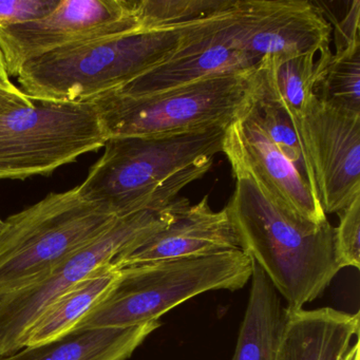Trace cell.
<instances>
[{
	"mask_svg": "<svg viewBox=\"0 0 360 360\" xmlns=\"http://www.w3.org/2000/svg\"><path fill=\"white\" fill-rule=\"evenodd\" d=\"M332 56L330 48L301 54H271L256 66V91L281 107L294 125L313 101L322 64Z\"/></svg>",
	"mask_w": 360,
	"mask_h": 360,
	"instance_id": "2e32d148",
	"label": "cell"
},
{
	"mask_svg": "<svg viewBox=\"0 0 360 360\" xmlns=\"http://www.w3.org/2000/svg\"><path fill=\"white\" fill-rule=\"evenodd\" d=\"M225 131L108 139L77 193L117 218L167 207L187 185L210 172L222 153Z\"/></svg>",
	"mask_w": 360,
	"mask_h": 360,
	"instance_id": "6da1fadb",
	"label": "cell"
},
{
	"mask_svg": "<svg viewBox=\"0 0 360 360\" xmlns=\"http://www.w3.org/2000/svg\"><path fill=\"white\" fill-rule=\"evenodd\" d=\"M295 128L324 212L339 214L360 197V115L315 98Z\"/></svg>",
	"mask_w": 360,
	"mask_h": 360,
	"instance_id": "8fae6325",
	"label": "cell"
},
{
	"mask_svg": "<svg viewBox=\"0 0 360 360\" xmlns=\"http://www.w3.org/2000/svg\"><path fill=\"white\" fill-rule=\"evenodd\" d=\"M141 32L134 0H62L37 22L0 29V52L10 79L44 54L98 39Z\"/></svg>",
	"mask_w": 360,
	"mask_h": 360,
	"instance_id": "9c48e42d",
	"label": "cell"
},
{
	"mask_svg": "<svg viewBox=\"0 0 360 360\" xmlns=\"http://www.w3.org/2000/svg\"><path fill=\"white\" fill-rule=\"evenodd\" d=\"M248 113L276 148L296 166L318 197L313 172L307 163L296 128L288 113L275 103L260 96L256 91V86Z\"/></svg>",
	"mask_w": 360,
	"mask_h": 360,
	"instance_id": "7402d4cb",
	"label": "cell"
},
{
	"mask_svg": "<svg viewBox=\"0 0 360 360\" xmlns=\"http://www.w3.org/2000/svg\"><path fill=\"white\" fill-rule=\"evenodd\" d=\"M347 4H349V8L343 15L342 20H330L335 27L336 52L342 51L347 48L360 46V1L354 0Z\"/></svg>",
	"mask_w": 360,
	"mask_h": 360,
	"instance_id": "d4e9b609",
	"label": "cell"
},
{
	"mask_svg": "<svg viewBox=\"0 0 360 360\" xmlns=\"http://www.w3.org/2000/svg\"><path fill=\"white\" fill-rule=\"evenodd\" d=\"M119 277L120 269L108 263L63 292L34 322L25 347L47 345L72 332L86 314L106 296Z\"/></svg>",
	"mask_w": 360,
	"mask_h": 360,
	"instance_id": "d6986e66",
	"label": "cell"
},
{
	"mask_svg": "<svg viewBox=\"0 0 360 360\" xmlns=\"http://www.w3.org/2000/svg\"><path fill=\"white\" fill-rule=\"evenodd\" d=\"M187 202L181 198L162 210L121 217L98 239L67 258L41 281L0 296V356L25 347L29 330L60 295L98 267L112 262L132 244L165 229Z\"/></svg>",
	"mask_w": 360,
	"mask_h": 360,
	"instance_id": "ba28073f",
	"label": "cell"
},
{
	"mask_svg": "<svg viewBox=\"0 0 360 360\" xmlns=\"http://www.w3.org/2000/svg\"><path fill=\"white\" fill-rule=\"evenodd\" d=\"M252 263L238 250L124 267L115 285L73 330L157 321L198 295L241 290L252 278Z\"/></svg>",
	"mask_w": 360,
	"mask_h": 360,
	"instance_id": "277c9868",
	"label": "cell"
},
{
	"mask_svg": "<svg viewBox=\"0 0 360 360\" xmlns=\"http://www.w3.org/2000/svg\"><path fill=\"white\" fill-rule=\"evenodd\" d=\"M250 280V298L231 360H277L285 309L277 290L255 262Z\"/></svg>",
	"mask_w": 360,
	"mask_h": 360,
	"instance_id": "ac0fdd59",
	"label": "cell"
},
{
	"mask_svg": "<svg viewBox=\"0 0 360 360\" xmlns=\"http://www.w3.org/2000/svg\"><path fill=\"white\" fill-rule=\"evenodd\" d=\"M222 32L231 49L260 60L330 48L332 26L317 1L237 0L223 14Z\"/></svg>",
	"mask_w": 360,
	"mask_h": 360,
	"instance_id": "30bf717a",
	"label": "cell"
},
{
	"mask_svg": "<svg viewBox=\"0 0 360 360\" xmlns=\"http://www.w3.org/2000/svg\"><path fill=\"white\" fill-rule=\"evenodd\" d=\"M34 102L29 98L20 88H6L0 86V115L16 109L32 107Z\"/></svg>",
	"mask_w": 360,
	"mask_h": 360,
	"instance_id": "484cf974",
	"label": "cell"
},
{
	"mask_svg": "<svg viewBox=\"0 0 360 360\" xmlns=\"http://www.w3.org/2000/svg\"><path fill=\"white\" fill-rule=\"evenodd\" d=\"M335 227V246L341 267H360V197L339 214Z\"/></svg>",
	"mask_w": 360,
	"mask_h": 360,
	"instance_id": "603a6c76",
	"label": "cell"
},
{
	"mask_svg": "<svg viewBox=\"0 0 360 360\" xmlns=\"http://www.w3.org/2000/svg\"><path fill=\"white\" fill-rule=\"evenodd\" d=\"M256 68L224 73L160 94L108 92L91 98L107 139L227 129L250 108Z\"/></svg>",
	"mask_w": 360,
	"mask_h": 360,
	"instance_id": "8992f818",
	"label": "cell"
},
{
	"mask_svg": "<svg viewBox=\"0 0 360 360\" xmlns=\"http://www.w3.org/2000/svg\"><path fill=\"white\" fill-rule=\"evenodd\" d=\"M117 219L75 187L0 220V296L41 281Z\"/></svg>",
	"mask_w": 360,
	"mask_h": 360,
	"instance_id": "5b68a950",
	"label": "cell"
},
{
	"mask_svg": "<svg viewBox=\"0 0 360 360\" xmlns=\"http://www.w3.org/2000/svg\"><path fill=\"white\" fill-rule=\"evenodd\" d=\"M222 153L233 174L250 176L274 204L290 216L314 225L328 222L309 183L266 138L248 109L225 131Z\"/></svg>",
	"mask_w": 360,
	"mask_h": 360,
	"instance_id": "7c38bea8",
	"label": "cell"
},
{
	"mask_svg": "<svg viewBox=\"0 0 360 360\" xmlns=\"http://www.w3.org/2000/svg\"><path fill=\"white\" fill-rule=\"evenodd\" d=\"M0 86H4L6 88L15 87L11 82L9 75H8L7 70H6L5 64H4L3 54L0 52Z\"/></svg>",
	"mask_w": 360,
	"mask_h": 360,
	"instance_id": "4316f807",
	"label": "cell"
},
{
	"mask_svg": "<svg viewBox=\"0 0 360 360\" xmlns=\"http://www.w3.org/2000/svg\"><path fill=\"white\" fill-rule=\"evenodd\" d=\"M224 12L195 22L186 41L172 58L111 92L127 96H149L207 77L256 68L260 60L227 45L221 30Z\"/></svg>",
	"mask_w": 360,
	"mask_h": 360,
	"instance_id": "4fadbf2b",
	"label": "cell"
},
{
	"mask_svg": "<svg viewBox=\"0 0 360 360\" xmlns=\"http://www.w3.org/2000/svg\"><path fill=\"white\" fill-rule=\"evenodd\" d=\"M0 115V181L50 176L108 140L90 101H33Z\"/></svg>",
	"mask_w": 360,
	"mask_h": 360,
	"instance_id": "52a82bcc",
	"label": "cell"
},
{
	"mask_svg": "<svg viewBox=\"0 0 360 360\" xmlns=\"http://www.w3.org/2000/svg\"><path fill=\"white\" fill-rule=\"evenodd\" d=\"M62 0H0V29L37 22L51 14Z\"/></svg>",
	"mask_w": 360,
	"mask_h": 360,
	"instance_id": "cb8c5ba5",
	"label": "cell"
},
{
	"mask_svg": "<svg viewBox=\"0 0 360 360\" xmlns=\"http://www.w3.org/2000/svg\"><path fill=\"white\" fill-rule=\"evenodd\" d=\"M162 322L72 330L47 345L25 347L0 360H127Z\"/></svg>",
	"mask_w": 360,
	"mask_h": 360,
	"instance_id": "e0dca14e",
	"label": "cell"
},
{
	"mask_svg": "<svg viewBox=\"0 0 360 360\" xmlns=\"http://www.w3.org/2000/svg\"><path fill=\"white\" fill-rule=\"evenodd\" d=\"M315 96L332 108L360 115V46L335 52L322 65Z\"/></svg>",
	"mask_w": 360,
	"mask_h": 360,
	"instance_id": "ffe728a7",
	"label": "cell"
},
{
	"mask_svg": "<svg viewBox=\"0 0 360 360\" xmlns=\"http://www.w3.org/2000/svg\"><path fill=\"white\" fill-rule=\"evenodd\" d=\"M226 205L240 248L264 271L288 311L303 309L323 294L342 269L330 223L303 222L278 207L248 174H233Z\"/></svg>",
	"mask_w": 360,
	"mask_h": 360,
	"instance_id": "7a4b0ae2",
	"label": "cell"
},
{
	"mask_svg": "<svg viewBox=\"0 0 360 360\" xmlns=\"http://www.w3.org/2000/svg\"><path fill=\"white\" fill-rule=\"evenodd\" d=\"M359 313L285 309L277 360H359Z\"/></svg>",
	"mask_w": 360,
	"mask_h": 360,
	"instance_id": "9a60e30c",
	"label": "cell"
},
{
	"mask_svg": "<svg viewBox=\"0 0 360 360\" xmlns=\"http://www.w3.org/2000/svg\"><path fill=\"white\" fill-rule=\"evenodd\" d=\"M193 24L70 46L29 60L18 75L32 101L81 102L120 89L172 58Z\"/></svg>",
	"mask_w": 360,
	"mask_h": 360,
	"instance_id": "3957f363",
	"label": "cell"
},
{
	"mask_svg": "<svg viewBox=\"0 0 360 360\" xmlns=\"http://www.w3.org/2000/svg\"><path fill=\"white\" fill-rule=\"evenodd\" d=\"M237 0H134L141 31L179 28L231 9Z\"/></svg>",
	"mask_w": 360,
	"mask_h": 360,
	"instance_id": "44dd1931",
	"label": "cell"
},
{
	"mask_svg": "<svg viewBox=\"0 0 360 360\" xmlns=\"http://www.w3.org/2000/svg\"><path fill=\"white\" fill-rule=\"evenodd\" d=\"M238 250H241L239 239L229 212L212 210L205 195L193 205L187 202L168 226L132 244L111 263L121 269Z\"/></svg>",
	"mask_w": 360,
	"mask_h": 360,
	"instance_id": "5bb4252c",
	"label": "cell"
}]
</instances>
